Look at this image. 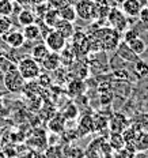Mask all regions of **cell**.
Here are the masks:
<instances>
[{
  "label": "cell",
  "mask_w": 148,
  "mask_h": 158,
  "mask_svg": "<svg viewBox=\"0 0 148 158\" xmlns=\"http://www.w3.org/2000/svg\"><path fill=\"white\" fill-rule=\"evenodd\" d=\"M94 120V128L95 131H102L105 128H109V118L102 114H94L93 116Z\"/></svg>",
  "instance_id": "83f0119b"
},
{
  "label": "cell",
  "mask_w": 148,
  "mask_h": 158,
  "mask_svg": "<svg viewBox=\"0 0 148 158\" xmlns=\"http://www.w3.org/2000/svg\"><path fill=\"white\" fill-rule=\"evenodd\" d=\"M64 158H68V157H64Z\"/></svg>",
  "instance_id": "ee69618b"
},
{
  "label": "cell",
  "mask_w": 148,
  "mask_h": 158,
  "mask_svg": "<svg viewBox=\"0 0 148 158\" xmlns=\"http://www.w3.org/2000/svg\"><path fill=\"white\" fill-rule=\"evenodd\" d=\"M128 45H129V48L132 49V51H133L137 56L143 55L144 52H146V49H147V44L144 42V40L141 38V37H137V38L132 40L130 42H128Z\"/></svg>",
  "instance_id": "d4e9b609"
},
{
  "label": "cell",
  "mask_w": 148,
  "mask_h": 158,
  "mask_svg": "<svg viewBox=\"0 0 148 158\" xmlns=\"http://www.w3.org/2000/svg\"><path fill=\"white\" fill-rule=\"evenodd\" d=\"M86 83H84L83 79H72V81L68 83V94L72 95V97H80V95L84 94V91H86Z\"/></svg>",
  "instance_id": "9a60e30c"
},
{
  "label": "cell",
  "mask_w": 148,
  "mask_h": 158,
  "mask_svg": "<svg viewBox=\"0 0 148 158\" xmlns=\"http://www.w3.org/2000/svg\"><path fill=\"white\" fill-rule=\"evenodd\" d=\"M133 158H148V156L146 154V151H137Z\"/></svg>",
  "instance_id": "74e56055"
},
{
  "label": "cell",
  "mask_w": 148,
  "mask_h": 158,
  "mask_svg": "<svg viewBox=\"0 0 148 158\" xmlns=\"http://www.w3.org/2000/svg\"><path fill=\"white\" fill-rule=\"evenodd\" d=\"M23 35L26 40L29 41H35V40L41 38V29H39V25L37 22L31 25H27L23 27Z\"/></svg>",
  "instance_id": "ac0fdd59"
},
{
  "label": "cell",
  "mask_w": 148,
  "mask_h": 158,
  "mask_svg": "<svg viewBox=\"0 0 148 158\" xmlns=\"http://www.w3.org/2000/svg\"><path fill=\"white\" fill-rule=\"evenodd\" d=\"M14 14V2L0 0V16H10Z\"/></svg>",
  "instance_id": "f1b7e54d"
},
{
  "label": "cell",
  "mask_w": 148,
  "mask_h": 158,
  "mask_svg": "<svg viewBox=\"0 0 148 158\" xmlns=\"http://www.w3.org/2000/svg\"><path fill=\"white\" fill-rule=\"evenodd\" d=\"M54 30H57L62 37H65V40H70L74 37L75 34V26H74V22H68V21H64V19L60 18V21L56 23L54 26Z\"/></svg>",
  "instance_id": "5bb4252c"
},
{
  "label": "cell",
  "mask_w": 148,
  "mask_h": 158,
  "mask_svg": "<svg viewBox=\"0 0 148 158\" xmlns=\"http://www.w3.org/2000/svg\"><path fill=\"white\" fill-rule=\"evenodd\" d=\"M78 18L86 22H93L97 18V4L94 0H78L74 4Z\"/></svg>",
  "instance_id": "277c9868"
},
{
  "label": "cell",
  "mask_w": 148,
  "mask_h": 158,
  "mask_svg": "<svg viewBox=\"0 0 148 158\" xmlns=\"http://www.w3.org/2000/svg\"><path fill=\"white\" fill-rule=\"evenodd\" d=\"M58 14H60L61 19L68 21V22H75V21H76V18H78L74 4H68V6H65V7L60 8V10H58Z\"/></svg>",
  "instance_id": "44dd1931"
},
{
  "label": "cell",
  "mask_w": 148,
  "mask_h": 158,
  "mask_svg": "<svg viewBox=\"0 0 148 158\" xmlns=\"http://www.w3.org/2000/svg\"><path fill=\"white\" fill-rule=\"evenodd\" d=\"M61 114H62V117H64L65 120H68V121L76 120V117L79 116V109H78L76 104H74V102L68 104L67 106L62 109V113Z\"/></svg>",
  "instance_id": "cb8c5ba5"
},
{
  "label": "cell",
  "mask_w": 148,
  "mask_h": 158,
  "mask_svg": "<svg viewBox=\"0 0 148 158\" xmlns=\"http://www.w3.org/2000/svg\"><path fill=\"white\" fill-rule=\"evenodd\" d=\"M65 118L62 117L61 113L56 114L48 121V128L52 134H61L65 130Z\"/></svg>",
  "instance_id": "2e32d148"
},
{
  "label": "cell",
  "mask_w": 148,
  "mask_h": 158,
  "mask_svg": "<svg viewBox=\"0 0 148 158\" xmlns=\"http://www.w3.org/2000/svg\"><path fill=\"white\" fill-rule=\"evenodd\" d=\"M124 0H113V3L114 4H121V3H122Z\"/></svg>",
  "instance_id": "60d3db41"
},
{
  "label": "cell",
  "mask_w": 148,
  "mask_h": 158,
  "mask_svg": "<svg viewBox=\"0 0 148 158\" xmlns=\"http://www.w3.org/2000/svg\"><path fill=\"white\" fill-rule=\"evenodd\" d=\"M37 79H38V85H39V86L48 87L49 85L52 83V82H50V81H52V78L49 77L48 74H42V72H41V74H39V77H38Z\"/></svg>",
  "instance_id": "e575fe53"
},
{
  "label": "cell",
  "mask_w": 148,
  "mask_h": 158,
  "mask_svg": "<svg viewBox=\"0 0 148 158\" xmlns=\"http://www.w3.org/2000/svg\"><path fill=\"white\" fill-rule=\"evenodd\" d=\"M18 22L21 26H27V25H31L34 22H37V15H35L34 11L31 10H22V11L18 12Z\"/></svg>",
  "instance_id": "e0dca14e"
},
{
  "label": "cell",
  "mask_w": 148,
  "mask_h": 158,
  "mask_svg": "<svg viewBox=\"0 0 148 158\" xmlns=\"http://www.w3.org/2000/svg\"><path fill=\"white\" fill-rule=\"evenodd\" d=\"M68 2H70V3H71V4H75V3H76V2H78V0H68Z\"/></svg>",
  "instance_id": "b9f144b4"
},
{
  "label": "cell",
  "mask_w": 148,
  "mask_h": 158,
  "mask_svg": "<svg viewBox=\"0 0 148 158\" xmlns=\"http://www.w3.org/2000/svg\"><path fill=\"white\" fill-rule=\"evenodd\" d=\"M114 52H116L122 60L126 61V63H134V61L139 60V56L129 48V45L125 41H120V44H118V47Z\"/></svg>",
  "instance_id": "9c48e42d"
},
{
  "label": "cell",
  "mask_w": 148,
  "mask_h": 158,
  "mask_svg": "<svg viewBox=\"0 0 148 158\" xmlns=\"http://www.w3.org/2000/svg\"><path fill=\"white\" fill-rule=\"evenodd\" d=\"M128 63L125 60H122V59L118 56L116 52H114V55H113V57L109 60V68L110 70H120V68H124L125 65H126Z\"/></svg>",
  "instance_id": "f546056e"
},
{
  "label": "cell",
  "mask_w": 148,
  "mask_h": 158,
  "mask_svg": "<svg viewBox=\"0 0 148 158\" xmlns=\"http://www.w3.org/2000/svg\"><path fill=\"white\" fill-rule=\"evenodd\" d=\"M25 83L26 81L18 70L6 71V74L3 75V85L10 93H21L25 87Z\"/></svg>",
  "instance_id": "3957f363"
},
{
  "label": "cell",
  "mask_w": 148,
  "mask_h": 158,
  "mask_svg": "<svg viewBox=\"0 0 148 158\" xmlns=\"http://www.w3.org/2000/svg\"><path fill=\"white\" fill-rule=\"evenodd\" d=\"M76 131H78L79 136H86V135H88V134L95 132L93 116H91V114H84V116L82 117L80 123H79Z\"/></svg>",
  "instance_id": "4fadbf2b"
},
{
  "label": "cell",
  "mask_w": 148,
  "mask_h": 158,
  "mask_svg": "<svg viewBox=\"0 0 148 158\" xmlns=\"http://www.w3.org/2000/svg\"><path fill=\"white\" fill-rule=\"evenodd\" d=\"M113 158H130V156H129V153H128V151L125 150V147H124V149H121L118 151H114Z\"/></svg>",
  "instance_id": "8d00e7d4"
},
{
  "label": "cell",
  "mask_w": 148,
  "mask_h": 158,
  "mask_svg": "<svg viewBox=\"0 0 148 158\" xmlns=\"http://www.w3.org/2000/svg\"><path fill=\"white\" fill-rule=\"evenodd\" d=\"M121 33L113 29L111 26H101L93 33V35L101 44L102 51L105 52H114L121 41Z\"/></svg>",
  "instance_id": "6da1fadb"
},
{
  "label": "cell",
  "mask_w": 148,
  "mask_h": 158,
  "mask_svg": "<svg viewBox=\"0 0 148 158\" xmlns=\"http://www.w3.org/2000/svg\"><path fill=\"white\" fill-rule=\"evenodd\" d=\"M49 8H54V10H60L62 7H65V6L71 4L68 0H46Z\"/></svg>",
  "instance_id": "836d02e7"
},
{
  "label": "cell",
  "mask_w": 148,
  "mask_h": 158,
  "mask_svg": "<svg viewBox=\"0 0 148 158\" xmlns=\"http://www.w3.org/2000/svg\"><path fill=\"white\" fill-rule=\"evenodd\" d=\"M42 21H44V23L46 26H49L50 29H54L56 23L60 21V14H58V10L49 8L48 11L45 12V15L42 16Z\"/></svg>",
  "instance_id": "ffe728a7"
},
{
  "label": "cell",
  "mask_w": 148,
  "mask_h": 158,
  "mask_svg": "<svg viewBox=\"0 0 148 158\" xmlns=\"http://www.w3.org/2000/svg\"><path fill=\"white\" fill-rule=\"evenodd\" d=\"M130 121L126 118V116L122 113H116L109 120V131L110 132H118L121 134L122 131L129 126Z\"/></svg>",
  "instance_id": "ba28073f"
},
{
  "label": "cell",
  "mask_w": 148,
  "mask_h": 158,
  "mask_svg": "<svg viewBox=\"0 0 148 158\" xmlns=\"http://www.w3.org/2000/svg\"><path fill=\"white\" fill-rule=\"evenodd\" d=\"M45 157L46 158H64V150L60 144H49L45 149Z\"/></svg>",
  "instance_id": "484cf974"
},
{
  "label": "cell",
  "mask_w": 148,
  "mask_h": 158,
  "mask_svg": "<svg viewBox=\"0 0 148 158\" xmlns=\"http://www.w3.org/2000/svg\"><path fill=\"white\" fill-rule=\"evenodd\" d=\"M64 156L68 158H84V150L80 149L79 146H72L68 144L67 147H64Z\"/></svg>",
  "instance_id": "4316f807"
},
{
  "label": "cell",
  "mask_w": 148,
  "mask_h": 158,
  "mask_svg": "<svg viewBox=\"0 0 148 158\" xmlns=\"http://www.w3.org/2000/svg\"><path fill=\"white\" fill-rule=\"evenodd\" d=\"M105 140L106 139H105L103 136H98V138H95L94 140H91V142L88 143L86 151H84V158H101L102 157L101 146Z\"/></svg>",
  "instance_id": "7c38bea8"
},
{
  "label": "cell",
  "mask_w": 148,
  "mask_h": 158,
  "mask_svg": "<svg viewBox=\"0 0 148 158\" xmlns=\"http://www.w3.org/2000/svg\"><path fill=\"white\" fill-rule=\"evenodd\" d=\"M106 22L113 29H116V30L120 31V33H124L128 27H129V23H128V16L122 12V10H120L118 7H111L110 8Z\"/></svg>",
  "instance_id": "5b68a950"
},
{
  "label": "cell",
  "mask_w": 148,
  "mask_h": 158,
  "mask_svg": "<svg viewBox=\"0 0 148 158\" xmlns=\"http://www.w3.org/2000/svg\"><path fill=\"white\" fill-rule=\"evenodd\" d=\"M39 64H41V67L45 68L46 71H56V70H58V68H60V65H61L60 53H57V52H49V55Z\"/></svg>",
  "instance_id": "8fae6325"
},
{
  "label": "cell",
  "mask_w": 148,
  "mask_h": 158,
  "mask_svg": "<svg viewBox=\"0 0 148 158\" xmlns=\"http://www.w3.org/2000/svg\"><path fill=\"white\" fill-rule=\"evenodd\" d=\"M137 37H140V31L137 30L136 27H128L126 30L124 31V35H122V41H125L128 44V42H130L134 38H137Z\"/></svg>",
  "instance_id": "1f68e13d"
},
{
  "label": "cell",
  "mask_w": 148,
  "mask_h": 158,
  "mask_svg": "<svg viewBox=\"0 0 148 158\" xmlns=\"http://www.w3.org/2000/svg\"><path fill=\"white\" fill-rule=\"evenodd\" d=\"M134 71L140 75V77H146L148 75V64L146 61H143L141 59H139L137 61H134Z\"/></svg>",
  "instance_id": "d6a6232c"
},
{
  "label": "cell",
  "mask_w": 148,
  "mask_h": 158,
  "mask_svg": "<svg viewBox=\"0 0 148 158\" xmlns=\"http://www.w3.org/2000/svg\"><path fill=\"white\" fill-rule=\"evenodd\" d=\"M139 19H140V22H143V23L148 27V6L141 7V11L139 14Z\"/></svg>",
  "instance_id": "d590c367"
},
{
  "label": "cell",
  "mask_w": 148,
  "mask_h": 158,
  "mask_svg": "<svg viewBox=\"0 0 148 158\" xmlns=\"http://www.w3.org/2000/svg\"><path fill=\"white\" fill-rule=\"evenodd\" d=\"M146 153H147V156H148V150H147V151H146Z\"/></svg>",
  "instance_id": "7bdbcfd3"
},
{
  "label": "cell",
  "mask_w": 148,
  "mask_h": 158,
  "mask_svg": "<svg viewBox=\"0 0 148 158\" xmlns=\"http://www.w3.org/2000/svg\"><path fill=\"white\" fill-rule=\"evenodd\" d=\"M134 146L137 151H147L148 150V131L141 130L136 136L134 140Z\"/></svg>",
  "instance_id": "7402d4cb"
},
{
  "label": "cell",
  "mask_w": 148,
  "mask_h": 158,
  "mask_svg": "<svg viewBox=\"0 0 148 158\" xmlns=\"http://www.w3.org/2000/svg\"><path fill=\"white\" fill-rule=\"evenodd\" d=\"M143 6L137 0H124L121 3V10L128 18H139V14Z\"/></svg>",
  "instance_id": "30bf717a"
},
{
  "label": "cell",
  "mask_w": 148,
  "mask_h": 158,
  "mask_svg": "<svg viewBox=\"0 0 148 158\" xmlns=\"http://www.w3.org/2000/svg\"><path fill=\"white\" fill-rule=\"evenodd\" d=\"M46 0H29V3L33 6H38V4H42V3H45Z\"/></svg>",
  "instance_id": "f35d334b"
},
{
  "label": "cell",
  "mask_w": 148,
  "mask_h": 158,
  "mask_svg": "<svg viewBox=\"0 0 148 158\" xmlns=\"http://www.w3.org/2000/svg\"><path fill=\"white\" fill-rule=\"evenodd\" d=\"M2 38H3V41L12 49H18V48L23 47L26 42L23 31H19V30H10L7 34H4Z\"/></svg>",
  "instance_id": "52a82bcc"
},
{
  "label": "cell",
  "mask_w": 148,
  "mask_h": 158,
  "mask_svg": "<svg viewBox=\"0 0 148 158\" xmlns=\"http://www.w3.org/2000/svg\"><path fill=\"white\" fill-rule=\"evenodd\" d=\"M110 138H109V144L111 146V149H113L114 151H118V150H121V149H124L125 147V142H124V138H122V135L121 134H118V132H110Z\"/></svg>",
  "instance_id": "603a6c76"
},
{
  "label": "cell",
  "mask_w": 148,
  "mask_h": 158,
  "mask_svg": "<svg viewBox=\"0 0 148 158\" xmlns=\"http://www.w3.org/2000/svg\"><path fill=\"white\" fill-rule=\"evenodd\" d=\"M16 70L19 71V74L23 77L25 81H37V78L41 74V64L37 60L31 57H23L18 61L16 64Z\"/></svg>",
  "instance_id": "7a4b0ae2"
},
{
  "label": "cell",
  "mask_w": 148,
  "mask_h": 158,
  "mask_svg": "<svg viewBox=\"0 0 148 158\" xmlns=\"http://www.w3.org/2000/svg\"><path fill=\"white\" fill-rule=\"evenodd\" d=\"M45 45L49 48L50 52H57V53H60L62 49L67 47V40H65V37H62L57 30L52 29V30L49 31V34L45 37Z\"/></svg>",
  "instance_id": "8992f818"
},
{
  "label": "cell",
  "mask_w": 148,
  "mask_h": 158,
  "mask_svg": "<svg viewBox=\"0 0 148 158\" xmlns=\"http://www.w3.org/2000/svg\"><path fill=\"white\" fill-rule=\"evenodd\" d=\"M49 48L45 45V42H41V44H37L34 45L31 49V57L34 59V60H37L38 63H41L42 60H44L45 57L49 55Z\"/></svg>",
  "instance_id": "d6986e66"
},
{
  "label": "cell",
  "mask_w": 148,
  "mask_h": 158,
  "mask_svg": "<svg viewBox=\"0 0 148 158\" xmlns=\"http://www.w3.org/2000/svg\"><path fill=\"white\" fill-rule=\"evenodd\" d=\"M137 2H139L143 7H144V6H148V0H137Z\"/></svg>",
  "instance_id": "ab89813d"
},
{
  "label": "cell",
  "mask_w": 148,
  "mask_h": 158,
  "mask_svg": "<svg viewBox=\"0 0 148 158\" xmlns=\"http://www.w3.org/2000/svg\"><path fill=\"white\" fill-rule=\"evenodd\" d=\"M12 22L10 21L8 16H0V37H3L4 34L11 30Z\"/></svg>",
  "instance_id": "4dcf8cb0"
}]
</instances>
